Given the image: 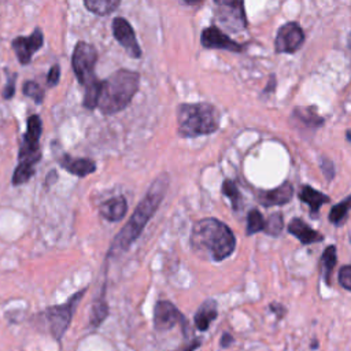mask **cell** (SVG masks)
Listing matches in <instances>:
<instances>
[{
  "label": "cell",
  "instance_id": "8fae6325",
  "mask_svg": "<svg viewBox=\"0 0 351 351\" xmlns=\"http://www.w3.org/2000/svg\"><path fill=\"white\" fill-rule=\"evenodd\" d=\"M44 45V34L36 27L30 36H19L12 40L11 47L21 64H29L34 52H37Z\"/></svg>",
  "mask_w": 351,
  "mask_h": 351
},
{
  "label": "cell",
  "instance_id": "d590c367",
  "mask_svg": "<svg viewBox=\"0 0 351 351\" xmlns=\"http://www.w3.org/2000/svg\"><path fill=\"white\" fill-rule=\"evenodd\" d=\"M56 176H58V174H56V171H53V170H52V171H49V173H48V176H47L45 186H49V181H56V178H58Z\"/></svg>",
  "mask_w": 351,
  "mask_h": 351
},
{
  "label": "cell",
  "instance_id": "5b68a950",
  "mask_svg": "<svg viewBox=\"0 0 351 351\" xmlns=\"http://www.w3.org/2000/svg\"><path fill=\"white\" fill-rule=\"evenodd\" d=\"M178 134L197 137L210 134L219 126V112L208 103H185L177 107Z\"/></svg>",
  "mask_w": 351,
  "mask_h": 351
},
{
  "label": "cell",
  "instance_id": "9a60e30c",
  "mask_svg": "<svg viewBox=\"0 0 351 351\" xmlns=\"http://www.w3.org/2000/svg\"><path fill=\"white\" fill-rule=\"evenodd\" d=\"M288 232L293 234L302 244H313L324 240V236L310 228L302 218H293L288 225Z\"/></svg>",
  "mask_w": 351,
  "mask_h": 351
},
{
  "label": "cell",
  "instance_id": "44dd1931",
  "mask_svg": "<svg viewBox=\"0 0 351 351\" xmlns=\"http://www.w3.org/2000/svg\"><path fill=\"white\" fill-rule=\"evenodd\" d=\"M292 118L308 128H318L324 123V119L314 111V108H310V107L308 108H304V107L295 108Z\"/></svg>",
  "mask_w": 351,
  "mask_h": 351
},
{
  "label": "cell",
  "instance_id": "1f68e13d",
  "mask_svg": "<svg viewBox=\"0 0 351 351\" xmlns=\"http://www.w3.org/2000/svg\"><path fill=\"white\" fill-rule=\"evenodd\" d=\"M59 77H60V67H59V64H53V66L49 69L48 74H47V85H48V86H55V85H58Z\"/></svg>",
  "mask_w": 351,
  "mask_h": 351
},
{
  "label": "cell",
  "instance_id": "e0dca14e",
  "mask_svg": "<svg viewBox=\"0 0 351 351\" xmlns=\"http://www.w3.org/2000/svg\"><path fill=\"white\" fill-rule=\"evenodd\" d=\"M128 211V202L123 196H115L103 202L99 207V213L103 218L111 222L121 221Z\"/></svg>",
  "mask_w": 351,
  "mask_h": 351
},
{
  "label": "cell",
  "instance_id": "3957f363",
  "mask_svg": "<svg viewBox=\"0 0 351 351\" xmlns=\"http://www.w3.org/2000/svg\"><path fill=\"white\" fill-rule=\"evenodd\" d=\"M140 75L128 69H119L100 82L97 107L104 115L122 111L138 90Z\"/></svg>",
  "mask_w": 351,
  "mask_h": 351
},
{
  "label": "cell",
  "instance_id": "30bf717a",
  "mask_svg": "<svg viewBox=\"0 0 351 351\" xmlns=\"http://www.w3.org/2000/svg\"><path fill=\"white\" fill-rule=\"evenodd\" d=\"M303 41V29L296 22H287L277 32L274 48L277 53H293L302 47Z\"/></svg>",
  "mask_w": 351,
  "mask_h": 351
},
{
  "label": "cell",
  "instance_id": "83f0119b",
  "mask_svg": "<svg viewBox=\"0 0 351 351\" xmlns=\"http://www.w3.org/2000/svg\"><path fill=\"white\" fill-rule=\"evenodd\" d=\"M22 92L25 96L33 99L37 104H41L44 100V89L36 81H26L22 86Z\"/></svg>",
  "mask_w": 351,
  "mask_h": 351
},
{
  "label": "cell",
  "instance_id": "4fadbf2b",
  "mask_svg": "<svg viewBox=\"0 0 351 351\" xmlns=\"http://www.w3.org/2000/svg\"><path fill=\"white\" fill-rule=\"evenodd\" d=\"M200 43L204 48L214 49H226L230 52H243L244 47L234 40H232L228 34L222 33L217 26L206 27L200 34Z\"/></svg>",
  "mask_w": 351,
  "mask_h": 351
},
{
  "label": "cell",
  "instance_id": "e575fe53",
  "mask_svg": "<svg viewBox=\"0 0 351 351\" xmlns=\"http://www.w3.org/2000/svg\"><path fill=\"white\" fill-rule=\"evenodd\" d=\"M270 310H271V311H276L277 317H280V313H278V311H281V314H285V308H284L281 304H277V303L270 304ZM280 318H281V317H280Z\"/></svg>",
  "mask_w": 351,
  "mask_h": 351
},
{
  "label": "cell",
  "instance_id": "4dcf8cb0",
  "mask_svg": "<svg viewBox=\"0 0 351 351\" xmlns=\"http://www.w3.org/2000/svg\"><path fill=\"white\" fill-rule=\"evenodd\" d=\"M15 80H16V74H15V73L8 77V81H7L4 89H3V92H1V96H3L5 100L11 99V97L15 95Z\"/></svg>",
  "mask_w": 351,
  "mask_h": 351
},
{
  "label": "cell",
  "instance_id": "f546056e",
  "mask_svg": "<svg viewBox=\"0 0 351 351\" xmlns=\"http://www.w3.org/2000/svg\"><path fill=\"white\" fill-rule=\"evenodd\" d=\"M339 284L347 289V291H351V265H347V266H343L340 270H339Z\"/></svg>",
  "mask_w": 351,
  "mask_h": 351
},
{
  "label": "cell",
  "instance_id": "484cf974",
  "mask_svg": "<svg viewBox=\"0 0 351 351\" xmlns=\"http://www.w3.org/2000/svg\"><path fill=\"white\" fill-rule=\"evenodd\" d=\"M222 193L229 197V200L232 202L233 210H240V207H241V195L239 192L237 185L232 180H225L222 182Z\"/></svg>",
  "mask_w": 351,
  "mask_h": 351
},
{
  "label": "cell",
  "instance_id": "9c48e42d",
  "mask_svg": "<svg viewBox=\"0 0 351 351\" xmlns=\"http://www.w3.org/2000/svg\"><path fill=\"white\" fill-rule=\"evenodd\" d=\"M177 324L182 325L184 333H186L188 322L181 311L169 300H159L154 307V328L159 332L169 330Z\"/></svg>",
  "mask_w": 351,
  "mask_h": 351
},
{
  "label": "cell",
  "instance_id": "4316f807",
  "mask_svg": "<svg viewBox=\"0 0 351 351\" xmlns=\"http://www.w3.org/2000/svg\"><path fill=\"white\" fill-rule=\"evenodd\" d=\"M36 173V167L29 166V165H23V163H18V166L14 170L12 174V185H21L27 182Z\"/></svg>",
  "mask_w": 351,
  "mask_h": 351
},
{
  "label": "cell",
  "instance_id": "5bb4252c",
  "mask_svg": "<svg viewBox=\"0 0 351 351\" xmlns=\"http://www.w3.org/2000/svg\"><path fill=\"white\" fill-rule=\"evenodd\" d=\"M58 162H59L62 169H64L70 174L81 177V178L95 173L96 169H97L96 163L92 159H89V158H73L69 154H63L58 159Z\"/></svg>",
  "mask_w": 351,
  "mask_h": 351
},
{
  "label": "cell",
  "instance_id": "8992f818",
  "mask_svg": "<svg viewBox=\"0 0 351 351\" xmlns=\"http://www.w3.org/2000/svg\"><path fill=\"white\" fill-rule=\"evenodd\" d=\"M85 292H86V288H82L81 291L75 292L67 302L56 306H49L48 308H45V311H43V315L45 317V321L49 326V332L55 340L58 341L62 340L63 335L66 333L71 322L75 307L82 299V296L85 295Z\"/></svg>",
  "mask_w": 351,
  "mask_h": 351
},
{
  "label": "cell",
  "instance_id": "7a4b0ae2",
  "mask_svg": "<svg viewBox=\"0 0 351 351\" xmlns=\"http://www.w3.org/2000/svg\"><path fill=\"white\" fill-rule=\"evenodd\" d=\"M191 247L197 256L221 262L234 251L236 239L230 228L219 219L203 218L192 226Z\"/></svg>",
  "mask_w": 351,
  "mask_h": 351
},
{
  "label": "cell",
  "instance_id": "52a82bcc",
  "mask_svg": "<svg viewBox=\"0 0 351 351\" xmlns=\"http://www.w3.org/2000/svg\"><path fill=\"white\" fill-rule=\"evenodd\" d=\"M43 133V122L37 114H33L27 118L26 132L22 136V143L18 154L19 163L29 165L36 167V165L41 160V148H40V137Z\"/></svg>",
  "mask_w": 351,
  "mask_h": 351
},
{
  "label": "cell",
  "instance_id": "8d00e7d4",
  "mask_svg": "<svg viewBox=\"0 0 351 351\" xmlns=\"http://www.w3.org/2000/svg\"><path fill=\"white\" fill-rule=\"evenodd\" d=\"M346 137H347V140L351 143V129H350V130H347V133H346Z\"/></svg>",
  "mask_w": 351,
  "mask_h": 351
},
{
  "label": "cell",
  "instance_id": "ba28073f",
  "mask_svg": "<svg viewBox=\"0 0 351 351\" xmlns=\"http://www.w3.org/2000/svg\"><path fill=\"white\" fill-rule=\"evenodd\" d=\"M217 21L230 32H240L247 27V18L243 1H215Z\"/></svg>",
  "mask_w": 351,
  "mask_h": 351
},
{
  "label": "cell",
  "instance_id": "603a6c76",
  "mask_svg": "<svg viewBox=\"0 0 351 351\" xmlns=\"http://www.w3.org/2000/svg\"><path fill=\"white\" fill-rule=\"evenodd\" d=\"M337 256H336V247L328 245L322 254L321 258V266H322V277L326 285H330V276L336 266Z\"/></svg>",
  "mask_w": 351,
  "mask_h": 351
},
{
  "label": "cell",
  "instance_id": "277c9868",
  "mask_svg": "<svg viewBox=\"0 0 351 351\" xmlns=\"http://www.w3.org/2000/svg\"><path fill=\"white\" fill-rule=\"evenodd\" d=\"M96 48L85 41H78L74 47L71 56L73 71L78 82L85 88L84 107L86 110H95L97 107V99L100 92V80L95 74V66L97 62Z\"/></svg>",
  "mask_w": 351,
  "mask_h": 351
},
{
  "label": "cell",
  "instance_id": "d6986e66",
  "mask_svg": "<svg viewBox=\"0 0 351 351\" xmlns=\"http://www.w3.org/2000/svg\"><path fill=\"white\" fill-rule=\"evenodd\" d=\"M299 199L302 202H304L306 204L310 206V213L311 215H317L318 211H319V207L324 204V203H328L329 202V197L324 193H321L319 191L311 188L310 185H303L299 191Z\"/></svg>",
  "mask_w": 351,
  "mask_h": 351
},
{
  "label": "cell",
  "instance_id": "836d02e7",
  "mask_svg": "<svg viewBox=\"0 0 351 351\" xmlns=\"http://www.w3.org/2000/svg\"><path fill=\"white\" fill-rule=\"evenodd\" d=\"M234 341V337L230 335V333H222V336H221V340H219V344H221V347H223V348H228V347H230V344Z\"/></svg>",
  "mask_w": 351,
  "mask_h": 351
},
{
  "label": "cell",
  "instance_id": "d6a6232c",
  "mask_svg": "<svg viewBox=\"0 0 351 351\" xmlns=\"http://www.w3.org/2000/svg\"><path fill=\"white\" fill-rule=\"evenodd\" d=\"M200 344H202V339L196 337V339H192L189 343L182 344V346H180L178 348H176L173 351H195L200 347Z\"/></svg>",
  "mask_w": 351,
  "mask_h": 351
},
{
  "label": "cell",
  "instance_id": "f1b7e54d",
  "mask_svg": "<svg viewBox=\"0 0 351 351\" xmlns=\"http://www.w3.org/2000/svg\"><path fill=\"white\" fill-rule=\"evenodd\" d=\"M282 226H284V219H282V215L280 213H274L269 217L267 222H265V228H263V232L270 234V236H278L282 230Z\"/></svg>",
  "mask_w": 351,
  "mask_h": 351
},
{
  "label": "cell",
  "instance_id": "7c38bea8",
  "mask_svg": "<svg viewBox=\"0 0 351 351\" xmlns=\"http://www.w3.org/2000/svg\"><path fill=\"white\" fill-rule=\"evenodd\" d=\"M112 34L115 40L125 48L129 56L134 59L141 58V48L137 43L134 30L125 18L117 16L112 19Z\"/></svg>",
  "mask_w": 351,
  "mask_h": 351
},
{
  "label": "cell",
  "instance_id": "7402d4cb",
  "mask_svg": "<svg viewBox=\"0 0 351 351\" xmlns=\"http://www.w3.org/2000/svg\"><path fill=\"white\" fill-rule=\"evenodd\" d=\"M84 5L96 15H108L119 7V0H85Z\"/></svg>",
  "mask_w": 351,
  "mask_h": 351
},
{
  "label": "cell",
  "instance_id": "cb8c5ba5",
  "mask_svg": "<svg viewBox=\"0 0 351 351\" xmlns=\"http://www.w3.org/2000/svg\"><path fill=\"white\" fill-rule=\"evenodd\" d=\"M351 210V195L347 196L344 200H341L340 203H337L336 206L332 207L330 213H329V221L333 225H341L348 214V211Z\"/></svg>",
  "mask_w": 351,
  "mask_h": 351
},
{
  "label": "cell",
  "instance_id": "2e32d148",
  "mask_svg": "<svg viewBox=\"0 0 351 351\" xmlns=\"http://www.w3.org/2000/svg\"><path fill=\"white\" fill-rule=\"evenodd\" d=\"M292 195H293V186L289 182H284L271 191L262 192L259 195V202L266 207L282 206L291 200Z\"/></svg>",
  "mask_w": 351,
  "mask_h": 351
},
{
  "label": "cell",
  "instance_id": "ffe728a7",
  "mask_svg": "<svg viewBox=\"0 0 351 351\" xmlns=\"http://www.w3.org/2000/svg\"><path fill=\"white\" fill-rule=\"evenodd\" d=\"M108 315V304L106 302V289H101V293L99 298L95 299L92 304V313H90V325L93 328H97L101 325V322Z\"/></svg>",
  "mask_w": 351,
  "mask_h": 351
},
{
  "label": "cell",
  "instance_id": "ac0fdd59",
  "mask_svg": "<svg viewBox=\"0 0 351 351\" xmlns=\"http://www.w3.org/2000/svg\"><path fill=\"white\" fill-rule=\"evenodd\" d=\"M218 317V308H217V302L213 299H207L200 304L197 311L195 313V325L200 332H206L211 322Z\"/></svg>",
  "mask_w": 351,
  "mask_h": 351
},
{
  "label": "cell",
  "instance_id": "6da1fadb",
  "mask_svg": "<svg viewBox=\"0 0 351 351\" xmlns=\"http://www.w3.org/2000/svg\"><path fill=\"white\" fill-rule=\"evenodd\" d=\"M167 185H169V178L166 174L159 176L151 184L148 192L145 193L143 200L137 204L129 221L114 237L108 248L107 256H118L123 254L136 241V239L141 234L143 229L145 228V225L148 223L151 217L155 214L156 208L159 207L160 202L163 200Z\"/></svg>",
  "mask_w": 351,
  "mask_h": 351
},
{
  "label": "cell",
  "instance_id": "d4e9b609",
  "mask_svg": "<svg viewBox=\"0 0 351 351\" xmlns=\"http://www.w3.org/2000/svg\"><path fill=\"white\" fill-rule=\"evenodd\" d=\"M265 228V219L261 214V211H258L256 208L250 210L248 215H247V234L251 236L254 233L262 232Z\"/></svg>",
  "mask_w": 351,
  "mask_h": 351
}]
</instances>
